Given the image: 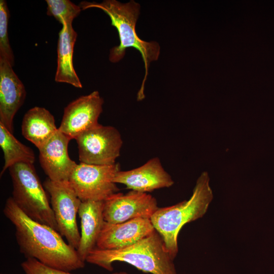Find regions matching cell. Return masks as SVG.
<instances>
[{"mask_svg": "<svg viewBox=\"0 0 274 274\" xmlns=\"http://www.w3.org/2000/svg\"><path fill=\"white\" fill-rule=\"evenodd\" d=\"M3 213L14 226L20 252L26 259L67 272L85 267L76 249L66 243L59 232L28 217L12 197L6 200Z\"/></svg>", "mask_w": 274, "mask_h": 274, "instance_id": "6da1fadb", "label": "cell"}, {"mask_svg": "<svg viewBox=\"0 0 274 274\" xmlns=\"http://www.w3.org/2000/svg\"><path fill=\"white\" fill-rule=\"evenodd\" d=\"M82 10L98 8L105 12L110 18L111 25L117 30L120 40L118 46L110 50L109 60L116 63L121 60L127 48L132 47L141 53L145 68V74L138 95V100L145 98V83L151 62L158 59L160 47L156 42H146L141 40L135 30V25L140 12V4L133 0L122 3L116 0H105L101 3L83 1L79 5Z\"/></svg>", "mask_w": 274, "mask_h": 274, "instance_id": "7a4b0ae2", "label": "cell"}, {"mask_svg": "<svg viewBox=\"0 0 274 274\" xmlns=\"http://www.w3.org/2000/svg\"><path fill=\"white\" fill-rule=\"evenodd\" d=\"M174 260L165 248L164 241L155 230L135 243L115 250L94 249L86 261L108 271L114 269V262H124L151 274H177Z\"/></svg>", "mask_w": 274, "mask_h": 274, "instance_id": "3957f363", "label": "cell"}, {"mask_svg": "<svg viewBox=\"0 0 274 274\" xmlns=\"http://www.w3.org/2000/svg\"><path fill=\"white\" fill-rule=\"evenodd\" d=\"M209 177L203 172L198 178L193 193L188 200L159 208L150 218L162 238L166 249L174 260L178 253V237L183 226L203 216L213 199Z\"/></svg>", "mask_w": 274, "mask_h": 274, "instance_id": "277c9868", "label": "cell"}, {"mask_svg": "<svg viewBox=\"0 0 274 274\" xmlns=\"http://www.w3.org/2000/svg\"><path fill=\"white\" fill-rule=\"evenodd\" d=\"M12 198L28 217L58 232L54 213L33 164L19 162L9 168Z\"/></svg>", "mask_w": 274, "mask_h": 274, "instance_id": "5b68a950", "label": "cell"}, {"mask_svg": "<svg viewBox=\"0 0 274 274\" xmlns=\"http://www.w3.org/2000/svg\"><path fill=\"white\" fill-rule=\"evenodd\" d=\"M120 170L118 163L98 165L80 162L74 169L68 181L82 201H105L120 191L113 182Z\"/></svg>", "mask_w": 274, "mask_h": 274, "instance_id": "8992f818", "label": "cell"}, {"mask_svg": "<svg viewBox=\"0 0 274 274\" xmlns=\"http://www.w3.org/2000/svg\"><path fill=\"white\" fill-rule=\"evenodd\" d=\"M75 140L80 162L98 165L115 164L123 144L117 128L100 124L83 132Z\"/></svg>", "mask_w": 274, "mask_h": 274, "instance_id": "52a82bcc", "label": "cell"}, {"mask_svg": "<svg viewBox=\"0 0 274 274\" xmlns=\"http://www.w3.org/2000/svg\"><path fill=\"white\" fill-rule=\"evenodd\" d=\"M43 186L50 196L58 232L65 237L67 244L77 250L80 239L77 214L82 201L68 181L56 182L48 178Z\"/></svg>", "mask_w": 274, "mask_h": 274, "instance_id": "ba28073f", "label": "cell"}, {"mask_svg": "<svg viewBox=\"0 0 274 274\" xmlns=\"http://www.w3.org/2000/svg\"><path fill=\"white\" fill-rule=\"evenodd\" d=\"M158 208L151 195L130 190L126 194L118 192L105 200L103 216L105 222L120 223L139 218L150 219Z\"/></svg>", "mask_w": 274, "mask_h": 274, "instance_id": "9c48e42d", "label": "cell"}, {"mask_svg": "<svg viewBox=\"0 0 274 274\" xmlns=\"http://www.w3.org/2000/svg\"><path fill=\"white\" fill-rule=\"evenodd\" d=\"M104 102L97 91L73 100L64 108L58 130L72 140L76 139L99 124Z\"/></svg>", "mask_w": 274, "mask_h": 274, "instance_id": "30bf717a", "label": "cell"}, {"mask_svg": "<svg viewBox=\"0 0 274 274\" xmlns=\"http://www.w3.org/2000/svg\"><path fill=\"white\" fill-rule=\"evenodd\" d=\"M72 139L58 129L40 149L39 160L48 178L53 181H68L77 164L68 153Z\"/></svg>", "mask_w": 274, "mask_h": 274, "instance_id": "8fae6325", "label": "cell"}, {"mask_svg": "<svg viewBox=\"0 0 274 274\" xmlns=\"http://www.w3.org/2000/svg\"><path fill=\"white\" fill-rule=\"evenodd\" d=\"M113 182L124 184L131 190L144 193L168 188L174 183L157 157L150 159L139 167L126 171L120 170L116 174Z\"/></svg>", "mask_w": 274, "mask_h": 274, "instance_id": "7c38bea8", "label": "cell"}, {"mask_svg": "<svg viewBox=\"0 0 274 274\" xmlns=\"http://www.w3.org/2000/svg\"><path fill=\"white\" fill-rule=\"evenodd\" d=\"M155 230L150 219L135 218L120 223L104 222L96 248L115 250L129 246Z\"/></svg>", "mask_w": 274, "mask_h": 274, "instance_id": "4fadbf2b", "label": "cell"}, {"mask_svg": "<svg viewBox=\"0 0 274 274\" xmlns=\"http://www.w3.org/2000/svg\"><path fill=\"white\" fill-rule=\"evenodd\" d=\"M26 95L23 83L6 60L0 59V123L13 132L14 116Z\"/></svg>", "mask_w": 274, "mask_h": 274, "instance_id": "5bb4252c", "label": "cell"}, {"mask_svg": "<svg viewBox=\"0 0 274 274\" xmlns=\"http://www.w3.org/2000/svg\"><path fill=\"white\" fill-rule=\"evenodd\" d=\"M104 201H82L78 214L81 221L80 239L76 250L80 258L85 262L89 253L96 248L102 228Z\"/></svg>", "mask_w": 274, "mask_h": 274, "instance_id": "9a60e30c", "label": "cell"}, {"mask_svg": "<svg viewBox=\"0 0 274 274\" xmlns=\"http://www.w3.org/2000/svg\"><path fill=\"white\" fill-rule=\"evenodd\" d=\"M77 33L72 24H64L59 32L57 64L55 75L56 82L65 83L82 88V85L73 66L74 48Z\"/></svg>", "mask_w": 274, "mask_h": 274, "instance_id": "2e32d148", "label": "cell"}, {"mask_svg": "<svg viewBox=\"0 0 274 274\" xmlns=\"http://www.w3.org/2000/svg\"><path fill=\"white\" fill-rule=\"evenodd\" d=\"M53 115L46 109L35 107L24 115L21 124L23 136L39 149L58 130Z\"/></svg>", "mask_w": 274, "mask_h": 274, "instance_id": "e0dca14e", "label": "cell"}, {"mask_svg": "<svg viewBox=\"0 0 274 274\" xmlns=\"http://www.w3.org/2000/svg\"><path fill=\"white\" fill-rule=\"evenodd\" d=\"M0 146L4 155L5 163L1 176L13 165L25 162L33 164V150L18 141L3 124L0 123Z\"/></svg>", "mask_w": 274, "mask_h": 274, "instance_id": "ac0fdd59", "label": "cell"}, {"mask_svg": "<svg viewBox=\"0 0 274 274\" xmlns=\"http://www.w3.org/2000/svg\"><path fill=\"white\" fill-rule=\"evenodd\" d=\"M47 14L54 17L62 25L72 24L82 9L69 0H46Z\"/></svg>", "mask_w": 274, "mask_h": 274, "instance_id": "d6986e66", "label": "cell"}, {"mask_svg": "<svg viewBox=\"0 0 274 274\" xmlns=\"http://www.w3.org/2000/svg\"><path fill=\"white\" fill-rule=\"evenodd\" d=\"M10 13L6 1H0V59L8 61L13 67L14 56L8 37V22Z\"/></svg>", "mask_w": 274, "mask_h": 274, "instance_id": "ffe728a7", "label": "cell"}, {"mask_svg": "<svg viewBox=\"0 0 274 274\" xmlns=\"http://www.w3.org/2000/svg\"><path fill=\"white\" fill-rule=\"evenodd\" d=\"M21 266L25 274H73L46 266L33 258L26 259L21 263ZM112 274L129 273L125 271H119Z\"/></svg>", "mask_w": 274, "mask_h": 274, "instance_id": "44dd1931", "label": "cell"}, {"mask_svg": "<svg viewBox=\"0 0 274 274\" xmlns=\"http://www.w3.org/2000/svg\"><path fill=\"white\" fill-rule=\"evenodd\" d=\"M2 274H4V273H2Z\"/></svg>", "mask_w": 274, "mask_h": 274, "instance_id": "7402d4cb", "label": "cell"}]
</instances>
